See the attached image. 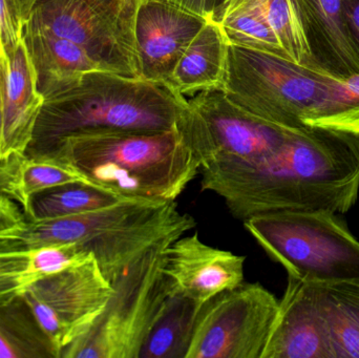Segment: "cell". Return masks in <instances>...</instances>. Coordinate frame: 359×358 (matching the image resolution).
I'll return each instance as SVG.
<instances>
[{
  "label": "cell",
  "mask_w": 359,
  "mask_h": 358,
  "mask_svg": "<svg viewBox=\"0 0 359 358\" xmlns=\"http://www.w3.org/2000/svg\"><path fill=\"white\" fill-rule=\"evenodd\" d=\"M201 188L223 199L233 218L276 212L343 214L359 191V134L307 126L255 161L210 160Z\"/></svg>",
  "instance_id": "cell-1"
},
{
  "label": "cell",
  "mask_w": 359,
  "mask_h": 358,
  "mask_svg": "<svg viewBox=\"0 0 359 358\" xmlns=\"http://www.w3.org/2000/svg\"><path fill=\"white\" fill-rule=\"evenodd\" d=\"M48 159L121 199L170 202L200 174L204 153L180 119L168 130L94 132L67 137Z\"/></svg>",
  "instance_id": "cell-2"
},
{
  "label": "cell",
  "mask_w": 359,
  "mask_h": 358,
  "mask_svg": "<svg viewBox=\"0 0 359 358\" xmlns=\"http://www.w3.org/2000/svg\"><path fill=\"white\" fill-rule=\"evenodd\" d=\"M184 106L183 97L168 84L102 69L88 71L44 99L25 156L48 159L65 138L84 132L172 130Z\"/></svg>",
  "instance_id": "cell-3"
},
{
  "label": "cell",
  "mask_w": 359,
  "mask_h": 358,
  "mask_svg": "<svg viewBox=\"0 0 359 358\" xmlns=\"http://www.w3.org/2000/svg\"><path fill=\"white\" fill-rule=\"evenodd\" d=\"M243 224L288 275L318 286L359 284V242L337 214L269 212Z\"/></svg>",
  "instance_id": "cell-4"
},
{
  "label": "cell",
  "mask_w": 359,
  "mask_h": 358,
  "mask_svg": "<svg viewBox=\"0 0 359 358\" xmlns=\"http://www.w3.org/2000/svg\"><path fill=\"white\" fill-rule=\"evenodd\" d=\"M332 78L284 57L228 44L222 88L243 111L295 130L318 116Z\"/></svg>",
  "instance_id": "cell-5"
},
{
  "label": "cell",
  "mask_w": 359,
  "mask_h": 358,
  "mask_svg": "<svg viewBox=\"0 0 359 358\" xmlns=\"http://www.w3.org/2000/svg\"><path fill=\"white\" fill-rule=\"evenodd\" d=\"M175 240L145 252L111 283L113 294L104 311L86 333L61 352L60 358L140 357L170 296L164 266L166 250Z\"/></svg>",
  "instance_id": "cell-6"
},
{
  "label": "cell",
  "mask_w": 359,
  "mask_h": 358,
  "mask_svg": "<svg viewBox=\"0 0 359 358\" xmlns=\"http://www.w3.org/2000/svg\"><path fill=\"white\" fill-rule=\"evenodd\" d=\"M139 4L140 0H37L23 32L69 40L103 71L141 78L135 36Z\"/></svg>",
  "instance_id": "cell-7"
},
{
  "label": "cell",
  "mask_w": 359,
  "mask_h": 358,
  "mask_svg": "<svg viewBox=\"0 0 359 358\" xmlns=\"http://www.w3.org/2000/svg\"><path fill=\"white\" fill-rule=\"evenodd\" d=\"M278 311L259 283H243L203 305L185 358H263Z\"/></svg>",
  "instance_id": "cell-8"
},
{
  "label": "cell",
  "mask_w": 359,
  "mask_h": 358,
  "mask_svg": "<svg viewBox=\"0 0 359 358\" xmlns=\"http://www.w3.org/2000/svg\"><path fill=\"white\" fill-rule=\"evenodd\" d=\"M113 294L95 259L38 280L21 294L60 358L104 311Z\"/></svg>",
  "instance_id": "cell-9"
},
{
  "label": "cell",
  "mask_w": 359,
  "mask_h": 358,
  "mask_svg": "<svg viewBox=\"0 0 359 358\" xmlns=\"http://www.w3.org/2000/svg\"><path fill=\"white\" fill-rule=\"evenodd\" d=\"M181 96L185 100L184 121L198 139L206 162L255 161L280 146L291 132L243 111L222 85Z\"/></svg>",
  "instance_id": "cell-10"
},
{
  "label": "cell",
  "mask_w": 359,
  "mask_h": 358,
  "mask_svg": "<svg viewBox=\"0 0 359 358\" xmlns=\"http://www.w3.org/2000/svg\"><path fill=\"white\" fill-rule=\"evenodd\" d=\"M245 261L244 256L209 246L194 233L168 246L164 273L170 294L203 307L222 292L244 283Z\"/></svg>",
  "instance_id": "cell-11"
},
{
  "label": "cell",
  "mask_w": 359,
  "mask_h": 358,
  "mask_svg": "<svg viewBox=\"0 0 359 358\" xmlns=\"http://www.w3.org/2000/svg\"><path fill=\"white\" fill-rule=\"evenodd\" d=\"M207 19L159 0H140L135 36L141 78L168 84L177 64Z\"/></svg>",
  "instance_id": "cell-12"
},
{
  "label": "cell",
  "mask_w": 359,
  "mask_h": 358,
  "mask_svg": "<svg viewBox=\"0 0 359 358\" xmlns=\"http://www.w3.org/2000/svg\"><path fill=\"white\" fill-rule=\"evenodd\" d=\"M263 358H334L318 285L288 275Z\"/></svg>",
  "instance_id": "cell-13"
},
{
  "label": "cell",
  "mask_w": 359,
  "mask_h": 358,
  "mask_svg": "<svg viewBox=\"0 0 359 358\" xmlns=\"http://www.w3.org/2000/svg\"><path fill=\"white\" fill-rule=\"evenodd\" d=\"M44 98L37 88L35 69L21 41L6 58L2 97L0 165L25 157L33 138Z\"/></svg>",
  "instance_id": "cell-14"
},
{
  "label": "cell",
  "mask_w": 359,
  "mask_h": 358,
  "mask_svg": "<svg viewBox=\"0 0 359 358\" xmlns=\"http://www.w3.org/2000/svg\"><path fill=\"white\" fill-rule=\"evenodd\" d=\"M316 69L335 79L359 73V41L344 0H299Z\"/></svg>",
  "instance_id": "cell-15"
},
{
  "label": "cell",
  "mask_w": 359,
  "mask_h": 358,
  "mask_svg": "<svg viewBox=\"0 0 359 358\" xmlns=\"http://www.w3.org/2000/svg\"><path fill=\"white\" fill-rule=\"evenodd\" d=\"M22 42L35 69L38 90L44 99L67 90L83 74L102 69L81 46L69 40L22 32Z\"/></svg>",
  "instance_id": "cell-16"
},
{
  "label": "cell",
  "mask_w": 359,
  "mask_h": 358,
  "mask_svg": "<svg viewBox=\"0 0 359 358\" xmlns=\"http://www.w3.org/2000/svg\"><path fill=\"white\" fill-rule=\"evenodd\" d=\"M94 256L74 244L35 250L0 248V303L21 296L38 280L93 260Z\"/></svg>",
  "instance_id": "cell-17"
},
{
  "label": "cell",
  "mask_w": 359,
  "mask_h": 358,
  "mask_svg": "<svg viewBox=\"0 0 359 358\" xmlns=\"http://www.w3.org/2000/svg\"><path fill=\"white\" fill-rule=\"evenodd\" d=\"M228 44L219 23L207 21L180 59L168 85L179 95L221 86Z\"/></svg>",
  "instance_id": "cell-18"
},
{
  "label": "cell",
  "mask_w": 359,
  "mask_h": 358,
  "mask_svg": "<svg viewBox=\"0 0 359 358\" xmlns=\"http://www.w3.org/2000/svg\"><path fill=\"white\" fill-rule=\"evenodd\" d=\"M83 183L86 179L69 167L53 159H33L25 157L2 165L0 193L17 202L25 209L32 197L62 185Z\"/></svg>",
  "instance_id": "cell-19"
},
{
  "label": "cell",
  "mask_w": 359,
  "mask_h": 358,
  "mask_svg": "<svg viewBox=\"0 0 359 358\" xmlns=\"http://www.w3.org/2000/svg\"><path fill=\"white\" fill-rule=\"evenodd\" d=\"M0 358H59L21 296L0 303Z\"/></svg>",
  "instance_id": "cell-20"
},
{
  "label": "cell",
  "mask_w": 359,
  "mask_h": 358,
  "mask_svg": "<svg viewBox=\"0 0 359 358\" xmlns=\"http://www.w3.org/2000/svg\"><path fill=\"white\" fill-rule=\"evenodd\" d=\"M334 358H359V284L318 286Z\"/></svg>",
  "instance_id": "cell-21"
},
{
  "label": "cell",
  "mask_w": 359,
  "mask_h": 358,
  "mask_svg": "<svg viewBox=\"0 0 359 358\" xmlns=\"http://www.w3.org/2000/svg\"><path fill=\"white\" fill-rule=\"evenodd\" d=\"M201 308L189 298L170 294L139 358H185Z\"/></svg>",
  "instance_id": "cell-22"
},
{
  "label": "cell",
  "mask_w": 359,
  "mask_h": 358,
  "mask_svg": "<svg viewBox=\"0 0 359 358\" xmlns=\"http://www.w3.org/2000/svg\"><path fill=\"white\" fill-rule=\"evenodd\" d=\"M121 198L83 183L62 185L31 198L23 210L27 221H43L86 214L122 201Z\"/></svg>",
  "instance_id": "cell-23"
},
{
  "label": "cell",
  "mask_w": 359,
  "mask_h": 358,
  "mask_svg": "<svg viewBox=\"0 0 359 358\" xmlns=\"http://www.w3.org/2000/svg\"><path fill=\"white\" fill-rule=\"evenodd\" d=\"M217 22L228 43L289 59L255 0H232Z\"/></svg>",
  "instance_id": "cell-24"
},
{
  "label": "cell",
  "mask_w": 359,
  "mask_h": 358,
  "mask_svg": "<svg viewBox=\"0 0 359 358\" xmlns=\"http://www.w3.org/2000/svg\"><path fill=\"white\" fill-rule=\"evenodd\" d=\"M288 58L316 69L304 25L299 0H255Z\"/></svg>",
  "instance_id": "cell-25"
},
{
  "label": "cell",
  "mask_w": 359,
  "mask_h": 358,
  "mask_svg": "<svg viewBox=\"0 0 359 358\" xmlns=\"http://www.w3.org/2000/svg\"><path fill=\"white\" fill-rule=\"evenodd\" d=\"M359 106V73L346 79L332 78L328 92L320 106L318 116L309 126H322L325 122L350 109Z\"/></svg>",
  "instance_id": "cell-26"
},
{
  "label": "cell",
  "mask_w": 359,
  "mask_h": 358,
  "mask_svg": "<svg viewBox=\"0 0 359 358\" xmlns=\"http://www.w3.org/2000/svg\"><path fill=\"white\" fill-rule=\"evenodd\" d=\"M23 25L14 0H0V50L6 58L22 41Z\"/></svg>",
  "instance_id": "cell-27"
},
{
  "label": "cell",
  "mask_w": 359,
  "mask_h": 358,
  "mask_svg": "<svg viewBox=\"0 0 359 358\" xmlns=\"http://www.w3.org/2000/svg\"><path fill=\"white\" fill-rule=\"evenodd\" d=\"M27 222L22 208L6 197L0 193V235L20 228Z\"/></svg>",
  "instance_id": "cell-28"
},
{
  "label": "cell",
  "mask_w": 359,
  "mask_h": 358,
  "mask_svg": "<svg viewBox=\"0 0 359 358\" xmlns=\"http://www.w3.org/2000/svg\"><path fill=\"white\" fill-rule=\"evenodd\" d=\"M320 128H334L359 134V106L328 120Z\"/></svg>",
  "instance_id": "cell-29"
},
{
  "label": "cell",
  "mask_w": 359,
  "mask_h": 358,
  "mask_svg": "<svg viewBox=\"0 0 359 358\" xmlns=\"http://www.w3.org/2000/svg\"><path fill=\"white\" fill-rule=\"evenodd\" d=\"M189 11L203 18L210 20L213 17V0H159Z\"/></svg>",
  "instance_id": "cell-30"
},
{
  "label": "cell",
  "mask_w": 359,
  "mask_h": 358,
  "mask_svg": "<svg viewBox=\"0 0 359 358\" xmlns=\"http://www.w3.org/2000/svg\"><path fill=\"white\" fill-rule=\"evenodd\" d=\"M346 13L359 41V0H344Z\"/></svg>",
  "instance_id": "cell-31"
},
{
  "label": "cell",
  "mask_w": 359,
  "mask_h": 358,
  "mask_svg": "<svg viewBox=\"0 0 359 358\" xmlns=\"http://www.w3.org/2000/svg\"><path fill=\"white\" fill-rule=\"evenodd\" d=\"M6 57L0 50V132L2 125V97H4V82H6ZM1 172V165H0Z\"/></svg>",
  "instance_id": "cell-32"
},
{
  "label": "cell",
  "mask_w": 359,
  "mask_h": 358,
  "mask_svg": "<svg viewBox=\"0 0 359 358\" xmlns=\"http://www.w3.org/2000/svg\"><path fill=\"white\" fill-rule=\"evenodd\" d=\"M14 1L23 23L27 22L29 13H31L32 8H33L34 4H36L37 0H14Z\"/></svg>",
  "instance_id": "cell-33"
},
{
  "label": "cell",
  "mask_w": 359,
  "mask_h": 358,
  "mask_svg": "<svg viewBox=\"0 0 359 358\" xmlns=\"http://www.w3.org/2000/svg\"><path fill=\"white\" fill-rule=\"evenodd\" d=\"M231 1L232 0H213V20L217 21L221 17L223 11Z\"/></svg>",
  "instance_id": "cell-34"
},
{
  "label": "cell",
  "mask_w": 359,
  "mask_h": 358,
  "mask_svg": "<svg viewBox=\"0 0 359 358\" xmlns=\"http://www.w3.org/2000/svg\"></svg>",
  "instance_id": "cell-35"
}]
</instances>
